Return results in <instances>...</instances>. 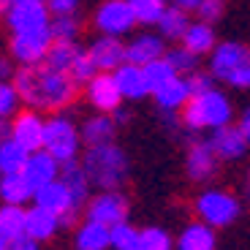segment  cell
Returning a JSON list of instances; mask_svg holds the SVG:
<instances>
[{
	"label": "cell",
	"instance_id": "cell-42",
	"mask_svg": "<svg viewBox=\"0 0 250 250\" xmlns=\"http://www.w3.org/2000/svg\"><path fill=\"white\" fill-rule=\"evenodd\" d=\"M79 3L82 0H46L52 17H71V14H76Z\"/></svg>",
	"mask_w": 250,
	"mask_h": 250
},
{
	"label": "cell",
	"instance_id": "cell-46",
	"mask_svg": "<svg viewBox=\"0 0 250 250\" xmlns=\"http://www.w3.org/2000/svg\"><path fill=\"white\" fill-rule=\"evenodd\" d=\"M171 6H177V8H182V11H196V8L201 6V0H171Z\"/></svg>",
	"mask_w": 250,
	"mask_h": 250
},
{
	"label": "cell",
	"instance_id": "cell-9",
	"mask_svg": "<svg viewBox=\"0 0 250 250\" xmlns=\"http://www.w3.org/2000/svg\"><path fill=\"white\" fill-rule=\"evenodd\" d=\"M52 33L46 30H33V33H14L11 36V60L19 65H41L52 49Z\"/></svg>",
	"mask_w": 250,
	"mask_h": 250
},
{
	"label": "cell",
	"instance_id": "cell-34",
	"mask_svg": "<svg viewBox=\"0 0 250 250\" xmlns=\"http://www.w3.org/2000/svg\"><path fill=\"white\" fill-rule=\"evenodd\" d=\"M139 237H142V231H139L136 226H131L128 220L112 226V248L114 250H139Z\"/></svg>",
	"mask_w": 250,
	"mask_h": 250
},
{
	"label": "cell",
	"instance_id": "cell-23",
	"mask_svg": "<svg viewBox=\"0 0 250 250\" xmlns=\"http://www.w3.org/2000/svg\"><path fill=\"white\" fill-rule=\"evenodd\" d=\"M74 242L76 250H109L112 248V229L84 218V223H79V229H76Z\"/></svg>",
	"mask_w": 250,
	"mask_h": 250
},
{
	"label": "cell",
	"instance_id": "cell-39",
	"mask_svg": "<svg viewBox=\"0 0 250 250\" xmlns=\"http://www.w3.org/2000/svg\"><path fill=\"white\" fill-rule=\"evenodd\" d=\"M19 104H22V98H19L14 82L0 79V120H11L19 112Z\"/></svg>",
	"mask_w": 250,
	"mask_h": 250
},
{
	"label": "cell",
	"instance_id": "cell-50",
	"mask_svg": "<svg viewBox=\"0 0 250 250\" xmlns=\"http://www.w3.org/2000/svg\"><path fill=\"white\" fill-rule=\"evenodd\" d=\"M245 190H248V196H250V169H248V177H245Z\"/></svg>",
	"mask_w": 250,
	"mask_h": 250
},
{
	"label": "cell",
	"instance_id": "cell-32",
	"mask_svg": "<svg viewBox=\"0 0 250 250\" xmlns=\"http://www.w3.org/2000/svg\"><path fill=\"white\" fill-rule=\"evenodd\" d=\"M133 17L139 25H158L161 17L166 14V0H128Z\"/></svg>",
	"mask_w": 250,
	"mask_h": 250
},
{
	"label": "cell",
	"instance_id": "cell-16",
	"mask_svg": "<svg viewBox=\"0 0 250 250\" xmlns=\"http://www.w3.org/2000/svg\"><path fill=\"white\" fill-rule=\"evenodd\" d=\"M33 201H36L38 207L49 209V212H55L57 218H62V215H68V212H79L74 196H71V190L65 188L62 180H55V182H49V185H44L41 190H36V193H33Z\"/></svg>",
	"mask_w": 250,
	"mask_h": 250
},
{
	"label": "cell",
	"instance_id": "cell-47",
	"mask_svg": "<svg viewBox=\"0 0 250 250\" xmlns=\"http://www.w3.org/2000/svg\"><path fill=\"white\" fill-rule=\"evenodd\" d=\"M6 139H11V123L8 120H0V144L6 142Z\"/></svg>",
	"mask_w": 250,
	"mask_h": 250
},
{
	"label": "cell",
	"instance_id": "cell-5",
	"mask_svg": "<svg viewBox=\"0 0 250 250\" xmlns=\"http://www.w3.org/2000/svg\"><path fill=\"white\" fill-rule=\"evenodd\" d=\"M196 215H199L201 223L212 226V229H226L239 218L242 207L239 199L231 196L229 190H220V188H209L204 193L196 196Z\"/></svg>",
	"mask_w": 250,
	"mask_h": 250
},
{
	"label": "cell",
	"instance_id": "cell-45",
	"mask_svg": "<svg viewBox=\"0 0 250 250\" xmlns=\"http://www.w3.org/2000/svg\"><path fill=\"white\" fill-rule=\"evenodd\" d=\"M14 74H17V71H14L11 60H0V79H3V82H11Z\"/></svg>",
	"mask_w": 250,
	"mask_h": 250
},
{
	"label": "cell",
	"instance_id": "cell-24",
	"mask_svg": "<svg viewBox=\"0 0 250 250\" xmlns=\"http://www.w3.org/2000/svg\"><path fill=\"white\" fill-rule=\"evenodd\" d=\"M60 180L65 182V188L71 190V196H74L76 207H84L87 204V190H90V177L87 171H84V166H82V161H71V163H62L60 169Z\"/></svg>",
	"mask_w": 250,
	"mask_h": 250
},
{
	"label": "cell",
	"instance_id": "cell-8",
	"mask_svg": "<svg viewBox=\"0 0 250 250\" xmlns=\"http://www.w3.org/2000/svg\"><path fill=\"white\" fill-rule=\"evenodd\" d=\"M93 25L98 27L101 36H125V33H131L133 27L139 25L136 17H133L131 6H128V0H104L98 6L93 17Z\"/></svg>",
	"mask_w": 250,
	"mask_h": 250
},
{
	"label": "cell",
	"instance_id": "cell-10",
	"mask_svg": "<svg viewBox=\"0 0 250 250\" xmlns=\"http://www.w3.org/2000/svg\"><path fill=\"white\" fill-rule=\"evenodd\" d=\"M44 128L46 120L36 109H19L11 117V139L17 144H22L27 152L44 150Z\"/></svg>",
	"mask_w": 250,
	"mask_h": 250
},
{
	"label": "cell",
	"instance_id": "cell-52",
	"mask_svg": "<svg viewBox=\"0 0 250 250\" xmlns=\"http://www.w3.org/2000/svg\"><path fill=\"white\" fill-rule=\"evenodd\" d=\"M11 3H17V0H11Z\"/></svg>",
	"mask_w": 250,
	"mask_h": 250
},
{
	"label": "cell",
	"instance_id": "cell-13",
	"mask_svg": "<svg viewBox=\"0 0 250 250\" xmlns=\"http://www.w3.org/2000/svg\"><path fill=\"white\" fill-rule=\"evenodd\" d=\"M209 147L215 150L218 161H239V158L248 155V147L250 144L245 142V136L239 133L237 125H223V128H215L209 133Z\"/></svg>",
	"mask_w": 250,
	"mask_h": 250
},
{
	"label": "cell",
	"instance_id": "cell-15",
	"mask_svg": "<svg viewBox=\"0 0 250 250\" xmlns=\"http://www.w3.org/2000/svg\"><path fill=\"white\" fill-rule=\"evenodd\" d=\"M60 169H62V166L49 155V152H46V150H38V152H30V158H27V166L22 169V174H25V180L30 182L33 193H36V190H41L44 185L60 180Z\"/></svg>",
	"mask_w": 250,
	"mask_h": 250
},
{
	"label": "cell",
	"instance_id": "cell-41",
	"mask_svg": "<svg viewBox=\"0 0 250 250\" xmlns=\"http://www.w3.org/2000/svg\"><path fill=\"white\" fill-rule=\"evenodd\" d=\"M188 79V87H190V95H201V93H207V90H212L215 84V76L212 74H201V71H196V74H190V76H185Z\"/></svg>",
	"mask_w": 250,
	"mask_h": 250
},
{
	"label": "cell",
	"instance_id": "cell-22",
	"mask_svg": "<svg viewBox=\"0 0 250 250\" xmlns=\"http://www.w3.org/2000/svg\"><path fill=\"white\" fill-rule=\"evenodd\" d=\"M57 229H60V218H57L55 212H49V209H44V207H38V204H33L30 209H27L25 234H30L33 239L49 242V239L57 234Z\"/></svg>",
	"mask_w": 250,
	"mask_h": 250
},
{
	"label": "cell",
	"instance_id": "cell-26",
	"mask_svg": "<svg viewBox=\"0 0 250 250\" xmlns=\"http://www.w3.org/2000/svg\"><path fill=\"white\" fill-rule=\"evenodd\" d=\"M177 250H215V229L201 220L185 226L177 237Z\"/></svg>",
	"mask_w": 250,
	"mask_h": 250
},
{
	"label": "cell",
	"instance_id": "cell-40",
	"mask_svg": "<svg viewBox=\"0 0 250 250\" xmlns=\"http://www.w3.org/2000/svg\"><path fill=\"white\" fill-rule=\"evenodd\" d=\"M223 0H201V6L196 8V14H199V19L201 22H218L220 17H223Z\"/></svg>",
	"mask_w": 250,
	"mask_h": 250
},
{
	"label": "cell",
	"instance_id": "cell-35",
	"mask_svg": "<svg viewBox=\"0 0 250 250\" xmlns=\"http://www.w3.org/2000/svg\"><path fill=\"white\" fill-rule=\"evenodd\" d=\"M144 76L150 82V90H158L161 84H166L169 79H174V76H180V74L171 68V62L166 60V57H161V60H152V62L144 65Z\"/></svg>",
	"mask_w": 250,
	"mask_h": 250
},
{
	"label": "cell",
	"instance_id": "cell-19",
	"mask_svg": "<svg viewBox=\"0 0 250 250\" xmlns=\"http://www.w3.org/2000/svg\"><path fill=\"white\" fill-rule=\"evenodd\" d=\"M125 57L133 65H147L152 60L166 57V44H163L161 33H142V36L131 38V44H125Z\"/></svg>",
	"mask_w": 250,
	"mask_h": 250
},
{
	"label": "cell",
	"instance_id": "cell-1",
	"mask_svg": "<svg viewBox=\"0 0 250 250\" xmlns=\"http://www.w3.org/2000/svg\"><path fill=\"white\" fill-rule=\"evenodd\" d=\"M14 87H17L22 104H27L36 112H60L76 98V84L71 74L55 71L49 65H19L14 74Z\"/></svg>",
	"mask_w": 250,
	"mask_h": 250
},
{
	"label": "cell",
	"instance_id": "cell-6",
	"mask_svg": "<svg viewBox=\"0 0 250 250\" xmlns=\"http://www.w3.org/2000/svg\"><path fill=\"white\" fill-rule=\"evenodd\" d=\"M79 147H82V133L76 131V125L71 123L68 117L62 114H55V117L46 120V128H44V150L55 158L57 163H71L76 161L79 155Z\"/></svg>",
	"mask_w": 250,
	"mask_h": 250
},
{
	"label": "cell",
	"instance_id": "cell-14",
	"mask_svg": "<svg viewBox=\"0 0 250 250\" xmlns=\"http://www.w3.org/2000/svg\"><path fill=\"white\" fill-rule=\"evenodd\" d=\"M215 169H218V155H215V150L209 147V142L196 139V142L188 147V155H185L188 177L193 182H207V180H212Z\"/></svg>",
	"mask_w": 250,
	"mask_h": 250
},
{
	"label": "cell",
	"instance_id": "cell-2",
	"mask_svg": "<svg viewBox=\"0 0 250 250\" xmlns=\"http://www.w3.org/2000/svg\"><path fill=\"white\" fill-rule=\"evenodd\" d=\"M82 166L87 171L90 182L98 185L101 190H120L128 180L131 163L123 147L117 144H101V147H87L82 155Z\"/></svg>",
	"mask_w": 250,
	"mask_h": 250
},
{
	"label": "cell",
	"instance_id": "cell-11",
	"mask_svg": "<svg viewBox=\"0 0 250 250\" xmlns=\"http://www.w3.org/2000/svg\"><path fill=\"white\" fill-rule=\"evenodd\" d=\"M84 87H87L90 106L98 109V114H114L123 106L120 84H117V79H114V74H109V71H98Z\"/></svg>",
	"mask_w": 250,
	"mask_h": 250
},
{
	"label": "cell",
	"instance_id": "cell-20",
	"mask_svg": "<svg viewBox=\"0 0 250 250\" xmlns=\"http://www.w3.org/2000/svg\"><path fill=\"white\" fill-rule=\"evenodd\" d=\"M114 79L120 84V93L128 101H142L147 95H152L150 82L144 76V65H133V62H123L117 71H114Z\"/></svg>",
	"mask_w": 250,
	"mask_h": 250
},
{
	"label": "cell",
	"instance_id": "cell-17",
	"mask_svg": "<svg viewBox=\"0 0 250 250\" xmlns=\"http://www.w3.org/2000/svg\"><path fill=\"white\" fill-rule=\"evenodd\" d=\"M87 52H90V57H93V62L98 65V71H109V74H114L123 62H128V57H125V44L114 36L95 38L93 44L87 46Z\"/></svg>",
	"mask_w": 250,
	"mask_h": 250
},
{
	"label": "cell",
	"instance_id": "cell-38",
	"mask_svg": "<svg viewBox=\"0 0 250 250\" xmlns=\"http://www.w3.org/2000/svg\"><path fill=\"white\" fill-rule=\"evenodd\" d=\"M68 74H71V79H74L76 84H87V82L98 74V65L93 62V57H90L87 49H79V55H76V60H74V65H71Z\"/></svg>",
	"mask_w": 250,
	"mask_h": 250
},
{
	"label": "cell",
	"instance_id": "cell-49",
	"mask_svg": "<svg viewBox=\"0 0 250 250\" xmlns=\"http://www.w3.org/2000/svg\"><path fill=\"white\" fill-rule=\"evenodd\" d=\"M0 250H11V239L3 234V229H0Z\"/></svg>",
	"mask_w": 250,
	"mask_h": 250
},
{
	"label": "cell",
	"instance_id": "cell-36",
	"mask_svg": "<svg viewBox=\"0 0 250 250\" xmlns=\"http://www.w3.org/2000/svg\"><path fill=\"white\" fill-rule=\"evenodd\" d=\"M79 30H82V22L76 19V14H71V17H52L49 22V33L55 41H74L79 36Z\"/></svg>",
	"mask_w": 250,
	"mask_h": 250
},
{
	"label": "cell",
	"instance_id": "cell-21",
	"mask_svg": "<svg viewBox=\"0 0 250 250\" xmlns=\"http://www.w3.org/2000/svg\"><path fill=\"white\" fill-rule=\"evenodd\" d=\"M82 142L87 147H101V144H112L117 133V123L112 114H95V117L82 123Z\"/></svg>",
	"mask_w": 250,
	"mask_h": 250
},
{
	"label": "cell",
	"instance_id": "cell-31",
	"mask_svg": "<svg viewBox=\"0 0 250 250\" xmlns=\"http://www.w3.org/2000/svg\"><path fill=\"white\" fill-rule=\"evenodd\" d=\"M76 55H79V46H76L74 41H52V49H49V55H46L44 65L68 74L74 60H76Z\"/></svg>",
	"mask_w": 250,
	"mask_h": 250
},
{
	"label": "cell",
	"instance_id": "cell-43",
	"mask_svg": "<svg viewBox=\"0 0 250 250\" xmlns=\"http://www.w3.org/2000/svg\"><path fill=\"white\" fill-rule=\"evenodd\" d=\"M11 250H41V242L33 239L30 234H22V237L11 239Z\"/></svg>",
	"mask_w": 250,
	"mask_h": 250
},
{
	"label": "cell",
	"instance_id": "cell-25",
	"mask_svg": "<svg viewBox=\"0 0 250 250\" xmlns=\"http://www.w3.org/2000/svg\"><path fill=\"white\" fill-rule=\"evenodd\" d=\"M182 46L190 49L193 55H212V49L218 46V38H215V30L209 22H190L188 33L182 36Z\"/></svg>",
	"mask_w": 250,
	"mask_h": 250
},
{
	"label": "cell",
	"instance_id": "cell-27",
	"mask_svg": "<svg viewBox=\"0 0 250 250\" xmlns=\"http://www.w3.org/2000/svg\"><path fill=\"white\" fill-rule=\"evenodd\" d=\"M0 199L3 204H25L27 199H33V188L25 180V174H3L0 177Z\"/></svg>",
	"mask_w": 250,
	"mask_h": 250
},
{
	"label": "cell",
	"instance_id": "cell-7",
	"mask_svg": "<svg viewBox=\"0 0 250 250\" xmlns=\"http://www.w3.org/2000/svg\"><path fill=\"white\" fill-rule=\"evenodd\" d=\"M6 19L11 33H33L49 27L52 11L46 6V0H17V3H8Z\"/></svg>",
	"mask_w": 250,
	"mask_h": 250
},
{
	"label": "cell",
	"instance_id": "cell-44",
	"mask_svg": "<svg viewBox=\"0 0 250 250\" xmlns=\"http://www.w3.org/2000/svg\"><path fill=\"white\" fill-rule=\"evenodd\" d=\"M237 128H239V133L245 136V142L250 144V106L245 109L242 114H239V123H237Z\"/></svg>",
	"mask_w": 250,
	"mask_h": 250
},
{
	"label": "cell",
	"instance_id": "cell-4",
	"mask_svg": "<svg viewBox=\"0 0 250 250\" xmlns=\"http://www.w3.org/2000/svg\"><path fill=\"white\" fill-rule=\"evenodd\" d=\"M209 74L229 87L250 90V46L237 41H223L209 55Z\"/></svg>",
	"mask_w": 250,
	"mask_h": 250
},
{
	"label": "cell",
	"instance_id": "cell-48",
	"mask_svg": "<svg viewBox=\"0 0 250 250\" xmlns=\"http://www.w3.org/2000/svg\"><path fill=\"white\" fill-rule=\"evenodd\" d=\"M112 117H114V123H117V125H123V123H128V120H131V114H128V112H125L123 106H120L117 112L112 114Z\"/></svg>",
	"mask_w": 250,
	"mask_h": 250
},
{
	"label": "cell",
	"instance_id": "cell-3",
	"mask_svg": "<svg viewBox=\"0 0 250 250\" xmlns=\"http://www.w3.org/2000/svg\"><path fill=\"white\" fill-rule=\"evenodd\" d=\"M231 117H234L231 101L218 87L207 90L201 95H193L182 109V125L188 131H215V128L231 125Z\"/></svg>",
	"mask_w": 250,
	"mask_h": 250
},
{
	"label": "cell",
	"instance_id": "cell-18",
	"mask_svg": "<svg viewBox=\"0 0 250 250\" xmlns=\"http://www.w3.org/2000/svg\"><path fill=\"white\" fill-rule=\"evenodd\" d=\"M152 98H155L158 109L163 114H177L185 109V104L193 95H190V87H188V79L185 76H174L169 79L166 84H161L158 90H152Z\"/></svg>",
	"mask_w": 250,
	"mask_h": 250
},
{
	"label": "cell",
	"instance_id": "cell-33",
	"mask_svg": "<svg viewBox=\"0 0 250 250\" xmlns=\"http://www.w3.org/2000/svg\"><path fill=\"white\" fill-rule=\"evenodd\" d=\"M166 60L171 62V68L177 71L180 76H190L199 71V55H193L185 46H174V49H166Z\"/></svg>",
	"mask_w": 250,
	"mask_h": 250
},
{
	"label": "cell",
	"instance_id": "cell-51",
	"mask_svg": "<svg viewBox=\"0 0 250 250\" xmlns=\"http://www.w3.org/2000/svg\"><path fill=\"white\" fill-rule=\"evenodd\" d=\"M8 3H11V0H0V8H8Z\"/></svg>",
	"mask_w": 250,
	"mask_h": 250
},
{
	"label": "cell",
	"instance_id": "cell-37",
	"mask_svg": "<svg viewBox=\"0 0 250 250\" xmlns=\"http://www.w3.org/2000/svg\"><path fill=\"white\" fill-rule=\"evenodd\" d=\"M139 250H174V242H171V237L163 229L150 226V229H142Z\"/></svg>",
	"mask_w": 250,
	"mask_h": 250
},
{
	"label": "cell",
	"instance_id": "cell-29",
	"mask_svg": "<svg viewBox=\"0 0 250 250\" xmlns=\"http://www.w3.org/2000/svg\"><path fill=\"white\" fill-rule=\"evenodd\" d=\"M188 27H190L188 11H182V8H177V6L166 8V14H163L161 22H158V33H161L163 38H171V41H182Z\"/></svg>",
	"mask_w": 250,
	"mask_h": 250
},
{
	"label": "cell",
	"instance_id": "cell-28",
	"mask_svg": "<svg viewBox=\"0 0 250 250\" xmlns=\"http://www.w3.org/2000/svg\"><path fill=\"white\" fill-rule=\"evenodd\" d=\"M27 158L30 152L17 144L14 139H6L0 144V177L3 174H22V169L27 166Z\"/></svg>",
	"mask_w": 250,
	"mask_h": 250
},
{
	"label": "cell",
	"instance_id": "cell-30",
	"mask_svg": "<svg viewBox=\"0 0 250 250\" xmlns=\"http://www.w3.org/2000/svg\"><path fill=\"white\" fill-rule=\"evenodd\" d=\"M27 226V209L19 204H3L0 207V229L8 239H17L25 234Z\"/></svg>",
	"mask_w": 250,
	"mask_h": 250
},
{
	"label": "cell",
	"instance_id": "cell-12",
	"mask_svg": "<svg viewBox=\"0 0 250 250\" xmlns=\"http://www.w3.org/2000/svg\"><path fill=\"white\" fill-rule=\"evenodd\" d=\"M87 220L104 223L109 229L123 223V220H128V199L117 190H104L87 201Z\"/></svg>",
	"mask_w": 250,
	"mask_h": 250
}]
</instances>
